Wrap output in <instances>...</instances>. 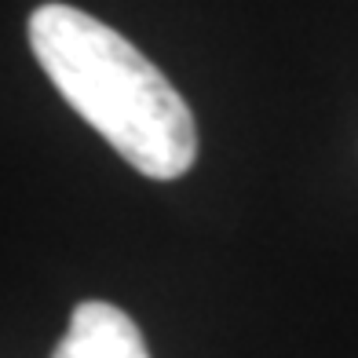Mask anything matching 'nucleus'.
Listing matches in <instances>:
<instances>
[{
  "instance_id": "nucleus-1",
  "label": "nucleus",
  "mask_w": 358,
  "mask_h": 358,
  "mask_svg": "<svg viewBox=\"0 0 358 358\" xmlns=\"http://www.w3.org/2000/svg\"><path fill=\"white\" fill-rule=\"evenodd\" d=\"M29 48L80 117L136 172L179 179L198 157V124L176 85L132 41L70 4L29 15Z\"/></svg>"
},
{
  "instance_id": "nucleus-2",
  "label": "nucleus",
  "mask_w": 358,
  "mask_h": 358,
  "mask_svg": "<svg viewBox=\"0 0 358 358\" xmlns=\"http://www.w3.org/2000/svg\"><path fill=\"white\" fill-rule=\"evenodd\" d=\"M52 358H150V351L132 315L106 300H85L77 303Z\"/></svg>"
}]
</instances>
